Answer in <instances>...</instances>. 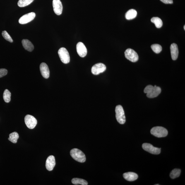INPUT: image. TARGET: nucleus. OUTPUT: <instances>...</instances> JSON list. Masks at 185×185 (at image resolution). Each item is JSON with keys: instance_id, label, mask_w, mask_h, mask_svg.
Listing matches in <instances>:
<instances>
[{"instance_id": "13", "label": "nucleus", "mask_w": 185, "mask_h": 185, "mask_svg": "<svg viewBox=\"0 0 185 185\" xmlns=\"http://www.w3.org/2000/svg\"><path fill=\"white\" fill-rule=\"evenodd\" d=\"M56 164L55 159L54 156L51 155L46 159V167L48 171H52Z\"/></svg>"}, {"instance_id": "23", "label": "nucleus", "mask_w": 185, "mask_h": 185, "mask_svg": "<svg viewBox=\"0 0 185 185\" xmlns=\"http://www.w3.org/2000/svg\"><path fill=\"white\" fill-rule=\"evenodd\" d=\"M34 1V0H19L18 5L20 7H23L30 4Z\"/></svg>"}, {"instance_id": "18", "label": "nucleus", "mask_w": 185, "mask_h": 185, "mask_svg": "<svg viewBox=\"0 0 185 185\" xmlns=\"http://www.w3.org/2000/svg\"><path fill=\"white\" fill-rule=\"evenodd\" d=\"M137 12L136 10L130 9L126 12L125 17L127 20H131L134 19L137 16Z\"/></svg>"}, {"instance_id": "16", "label": "nucleus", "mask_w": 185, "mask_h": 185, "mask_svg": "<svg viewBox=\"0 0 185 185\" xmlns=\"http://www.w3.org/2000/svg\"><path fill=\"white\" fill-rule=\"evenodd\" d=\"M123 177L128 181H133L138 179V176L136 173L133 172H128L123 174Z\"/></svg>"}, {"instance_id": "7", "label": "nucleus", "mask_w": 185, "mask_h": 185, "mask_svg": "<svg viewBox=\"0 0 185 185\" xmlns=\"http://www.w3.org/2000/svg\"><path fill=\"white\" fill-rule=\"evenodd\" d=\"M142 147L144 150L151 154L158 155L160 153V148L154 147L150 144L144 143L142 145Z\"/></svg>"}, {"instance_id": "19", "label": "nucleus", "mask_w": 185, "mask_h": 185, "mask_svg": "<svg viewBox=\"0 0 185 185\" xmlns=\"http://www.w3.org/2000/svg\"><path fill=\"white\" fill-rule=\"evenodd\" d=\"M151 21L155 24L156 27L157 28H160L162 26V21L158 17H153L151 19Z\"/></svg>"}, {"instance_id": "20", "label": "nucleus", "mask_w": 185, "mask_h": 185, "mask_svg": "<svg viewBox=\"0 0 185 185\" xmlns=\"http://www.w3.org/2000/svg\"><path fill=\"white\" fill-rule=\"evenodd\" d=\"M72 183L75 185L81 184L82 185H88V183L85 180L80 178H74L72 180Z\"/></svg>"}, {"instance_id": "21", "label": "nucleus", "mask_w": 185, "mask_h": 185, "mask_svg": "<svg viewBox=\"0 0 185 185\" xmlns=\"http://www.w3.org/2000/svg\"><path fill=\"white\" fill-rule=\"evenodd\" d=\"M19 138V135L18 133L16 132H15L10 134L8 139L12 143H16Z\"/></svg>"}, {"instance_id": "5", "label": "nucleus", "mask_w": 185, "mask_h": 185, "mask_svg": "<svg viewBox=\"0 0 185 185\" xmlns=\"http://www.w3.org/2000/svg\"><path fill=\"white\" fill-rule=\"evenodd\" d=\"M58 54L60 59L63 63L67 64L69 63L70 57L69 53L66 48H61L58 51Z\"/></svg>"}, {"instance_id": "17", "label": "nucleus", "mask_w": 185, "mask_h": 185, "mask_svg": "<svg viewBox=\"0 0 185 185\" xmlns=\"http://www.w3.org/2000/svg\"><path fill=\"white\" fill-rule=\"evenodd\" d=\"M22 45L26 50L30 51H32L34 49L33 44L28 39H24L22 41Z\"/></svg>"}, {"instance_id": "9", "label": "nucleus", "mask_w": 185, "mask_h": 185, "mask_svg": "<svg viewBox=\"0 0 185 185\" xmlns=\"http://www.w3.org/2000/svg\"><path fill=\"white\" fill-rule=\"evenodd\" d=\"M106 67L103 63H99L94 65L91 69L92 73L94 75H97L105 71Z\"/></svg>"}, {"instance_id": "12", "label": "nucleus", "mask_w": 185, "mask_h": 185, "mask_svg": "<svg viewBox=\"0 0 185 185\" xmlns=\"http://www.w3.org/2000/svg\"><path fill=\"white\" fill-rule=\"evenodd\" d=\"M76 48L77 53L81 57H84L87 55V49L83 43H78L77 45Z\"/></svg>"}, {"instance_id": "25", "label": "nucleus", "mask_w": 185, "mask_h": 185, "mask_svg": "<svg viewBox=\"0 0 185 185\" xmlns=\"http://www.w3.org/2000/svg\"><path fill=\"white\" fill-rule=\"evenodd\" d=\"M152 50L154 52H155L156 54H158L160 53L162 50V46L158 44H154L152 45L151 46Z\"/></svg>"}, {"instance_id": "2", "label": "nucleus", "mask_w": 185, "mask_h": 185, "mask_svg": "<svg viewBox=\"0 0 185 185\" xmlns=\"http://www.w3.org/2000/svg\"><path fill=\"white\" fill-rule=\"evenodd\" d=\"M70 155L73 159L77 162H84L86 161L85 154L82 151L77 148H74L70 151Z\"/></svg>"}, {"instance_id": "8", "label": "nucleus", "mask_w": 185, "mask_h": 185, "mask_svg": "<svg viewBox=\"0 0 185 185\" xmlns=\"http://www.w3.org/2000/svg\"><path fill=\"white\" fill-rule=\"evenodd\" d=\"M25 124L30 129H33L37 124V120L33 116L27 114L25 118Z\"/></svg>"}, {"instance_id": "27", "label": "nucleus", "mask_w": 185, "mask_h": 185, "mask_svg": "<svg viewBox=\"0 0 185 185\" xmlns=\"http://www.w3.org/2000/svg\"><path fill=\"white\" fill-rule=\"evenodd\" d=\"M8 73L7 70L5 69H0V78L5 76L7 75Z\"/></svg>"}, {"instance_id": "22", "label": "nucleus", "mask_w": 185, "mask_h": 185, "mask_svg": "<svg viewBox=\"0 0 185 185\" xmlns=\"http://www.w3.org/2000/svg\"><path fill=\"white\" fill-rule=\"evenodd\" d=\"M181 172V170L179 169H174L171 171L170 176L172 179H175L179 177Z\"/></svg>"}, {"instance_id": "14", "label": "nucleus", "mask_w": 185, "mask_h": 185, "mask_svg": "<svg viewBox=\"0 0 185 185\" xmlns=\"http://www.w3.org/2000/svg\"><path fill=\"white\" fill-rule=\"evenodd\" d=\"M40 70L41 75L44 78L48 79L49 78V67L46 63H41L40 66Z\"/></svg>"}, {"instance_id": "30", "label": "nucleus", "mask_w": 185, "mask_h": 185, "mask_svg": "<svg viewBox=\"0 0 185 185\" xmlns=\"http://www.w3.org/2000/svg\"><path fill=\"white\" fill-rule=\"evenodd\" d=\"M155 185H159V184H155Z\"/></svg>"}, {"instance_id": "10", "label": "nucleus", "mask_w": 185, "mask_h": 185, "mask_svg": "<svg viewBox=\"0 0 185 185\" xmlns=\"http://www.w3.org/2000/svg\"><path fill=\"white\" fill-rule=\"evenodd\" d=\"M35 16V13L33 12L26 14L21 17L19 20V23L22 25L28 23L33 20Z\"/></svg>"}, {"instance_id": "29", "label": "nucleus", "mask_w": 185, "mask_h": 185, "mask_svg": "<svg viewBox=\"0 0 185 185\" xmlns=\"http://www.w3.org/2000/svg\"><path fill=\"white\" fill-rule=\"evenodd\" d=\"M184 30H185V25H184Z\"/></svg>"}, {"instance_id": "26", "label": "nucleus", "mask_w": 185, "mask_h": 185, "mask_svg": "<svg viewBox=\"0 0 185 185\" xmlns=\"http://www.w3.org/2000/svg\"><path fill=\"white\" fill-rule=\"evenodd\" d=\"M3 37L6 40L9 41L10 42L12 43L13 42V39H12L11 37L6 31H3L2 33Z\"/></svg>"}, {"instance_id": "4", "label": "nucleus", "mask_w": 185, "mask_h": 185, "mask_svg": "<svg viewBox=\"0 0 185 185\" xmlns=\"http://www.w3.org/2000/svg\"><path fill=\"white\" fill-rule=\"evenodd\" d=\"M116 116V120L120 124H124L126 122V116L123 108L121 105L116 106L115 109Z\"/></svg>"}, {"instance_id": "1", "label": "nucleus", "mask_w": 185, "mask_h": 185, "mask_svg": "<svg viewBox=\"0 0 185 185\" xmlns=\"http://www.w3.org/2000/svg\"><path fill=\"white\" fill-rule=\"evenodd\" d=\"M144 92L147 94V97L149 98H153L157 97L160 93L161 89L156 85L154 87L152 85H148L144 89Z\"/></svg>"}, {"instance_id": "24", "label": "nucleus", "mask_w": 185, "mask_h": 185, "mask_svg": "<svg viewBox=\"0 0 185 185\" xmlns=\"http://www.w3.org/2000/svg\"><path fill=\"white\" fill-rule=\"evenodd\" d=\"M11 93L7 89L4 91L3 94V98L5 102L8 103L11 100Z\"/></svg>"}, {"instance_id": "11", "label": "nucleus", "mask_w": 185, "mask_h": 185, "mask_svg": "<svg viewBox=\"0 0 185 185\" xmlns=\"http://www.w3.org/2000/svg\"><path fill=\"white\" fill-rule=\"evenodd\" d=\"M53 6L55 13L57 15H61L62 13L63 6L60 0H53Z\"/></svg>"}, {"instance_id": "3", "label": "nucleus", "mask_w": 185, "mask_h": 185, "mask_svg": "<svg viewBox=\"0 0 185 185\" xmlns=\"http://www.w3.org/2000/svg\"><path fill=\"white\" fill-rule=\"evenodd\" d=\"M150 133L157 138H162L167 136V130L162 126H156L152 128L150 130Z\"/></svg>"}, {"instance_id": "15", "label": "nucleus", "mask_w": 185, "mask_h": 185, "mask_svg": "<svg viewBox=\"0 0 185 185\" xmlns=\"http://www.w3.org/2000/svg\"><path fill=\"white\" fill-rule=\"evenodd\" d=\"M171 57L173 60H176L177 59L179 50L177 44L173 43L171 45L170 47Z\"/></svg>"}, {"instance_id": "6", "label": "nucleus", "mask_w": 185, "mask_h": 185, "mask_svg": "<svg viewBox=\"0 0 185 185\" xmlns=\"http://www.w3.org/2000/svg\"><path fill=\"white\" fill-rule=\"evenodd\" d=\"M124 54L125 57L126 59L129 60L132 62H136L138 61V54L133 49H128L125 51Z\"/></svg>"}, {"instance_id": "28", "label": "nucleus", "mask_w": 185, "mask_h": 185, "mask_svg": "<svg viewBox=\"0 0 185 185\" xmlns=\"http://www.w3.org/2000/svg\"><path fill=\"white\" fill-rule=\"evenodd\" d=\"M160 1L165 4H172L173 3L172 0H160Z\"/></svg>"}]
</instances>
